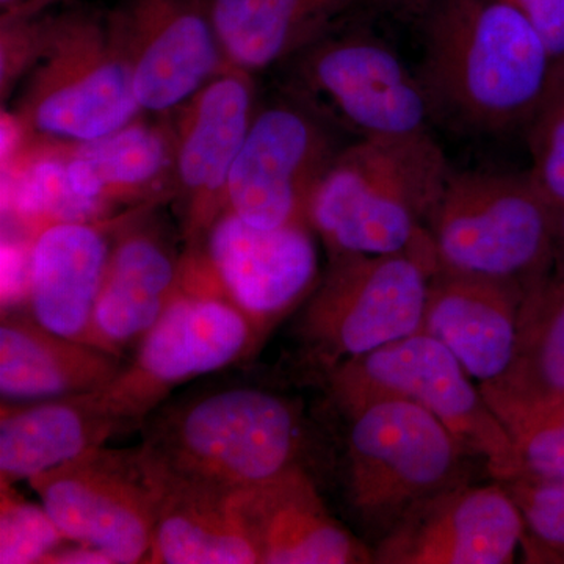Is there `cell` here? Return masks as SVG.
<instances>
[{
  "mask_svg": "<svg viewBox=\"0 0 564 564\" xmlns=\"http://www.w3.org/2000/svg\"><path fill=\"white\" fill-rule=\"evenodd\" d=\"M421 79L433 118L470 133L525 128L555 76L543 41L507 0H434Z\"/></svg>",
  "mask_w": 564,
  "mask_h": 564,
  "instance_id": "cell-1",
  "label": "cell"
},
{
  "mask_svg": "<svg viewBox=\"0 0 564 564\" xmlns=\"http://www.w3.org/2000/svg\"><path fill=\"white\" fill-rule=\"evenodd\" d=\"M140 429L163 473L215 491L236 494L304 466L302 410L254 386L166 400Z\"/></svg>",
  "mask_w": 564,
  "mask_h": 564,
  "instance_id": "cell-2",
  "label": "cell"
},
{
  "mask_svg": "<svg viewBox=\"0 0 564 564\" xmlns=\"http://www.w3.org/2000/svg\"><path fill=\"white\" fill-rule=\"evenodd\" d=\"M451 174L430 131L359 139L329 163L307 221L328 256L404 251L429 232Z\"/></svg>",
  "mask_w": 564,
  "mask_h": 564,
  "instance_id": "cell-3",
  "label": "cell"
},
{
  "mask_svg": "<svg viewBox=\"0 0 564 564\" xmlns=\"http://www.w3.org/2000/svg\"><path fill=\"white\" fill-rule=\"evenodd\" d=\"M143 115L109 14L74 9L50 14L39 61L24 77L14 124L29 139L84 143Z\"/></svg>",
  "mask_w": 564,
  "mask_h": 564,
  "instance_id": "cell-4",
  "label": "cell"
},
{
  "mask_svg": "<svg viewBox=\"0 0 564 564\" xmlns=\"http://www.w3.org/2000/svg\"><path fill=\"white\" fill-rule=\"evenodd\" d=\"M436 270L429 232L391 254L329 256L296 322L304 359L326 375L340 362L421 332Z\"/></svg>",
  "mask_w": 564,
  "mask_h": 564,
  "instance_id": "cell-5",
  "label": "cell"
},
{
  "mask_svg": "<svg viewBox=\"0 0 564 564\" xmlns=\"http://www.w3.org/2000/svg\"><path fill=\"white\" fill-rule=\"evenodd\" d=\"M555 220L529 172H452L426 231L437 269L530 291L554 269Z\"/></svg>",
  "mask_w": 564,
  "mask_h": 564,
  "instance_id": "cell-6",
  "label": "cell"
},
{
  "mask_svg": "<svg viewBox=\"0 0 564 564\" xmlns=\"http://www.w3.org/2000/svg\"><path fill=\"white\" fill-rule=\"evenodd\" d=\"M470 378L454 352L423 333L356 356L325 375L344 415L373 400H408L443 422L469 454L485 459L497 481L516 480L522 466L513 436Z\"/></svg>",
  "mask_w": 564,
  "mask_h": 564,
  "instance_id": "cell-7",
  "label": "cell"
},
{
  "mask_svg": "<svg viewBox=\"0 0 564 564\" xmlns=\"http://www.w3.org/2000/svg\"><path fill=\"white\" fill-rule=\"evenodd\" d=\"M345 417L347 502L378 541L415 505L466 481L469 451L425 408L380 399Z\"/></svg>",
  "mask_w": 564,
  "mask_h": 564,
  "instance_id": "cell-8",
  "label": "cell"
},
{
  "mask_svg": "<svg viewBox=\"0 0 564 564\" xmlns=\"http://www.w3.org/2000/svg\"><path fill=\"white\" fill-rule=\"evenodd\" d=\"M261 347L247 317L184 251L180 291L102 395L126 429L141 426L181 386L250 359Z\"/></svg>",
  "mask_w": 564,
  "mask_h": 564,
  "instance_id": "cell-9",
  "label": "cell"
},
{
  "mask_svg": "<svg viewBox=\"0 0 564 564\" xmlns=\"http://www.w3.org/2000/svg\"><path fill=\"white\" fill-rule=\"evenodd\" d=\"M291 61L293 101L356 140L430 131L421 79L372 33H328Z\"/></svg>",
  "mask_w": 564,
  "mask_h": 564,
  "instance_id": "cell-10",
  "label": "cell"
},
{
  "mask_svg": "<svg viewBox=\"0 0 564 564\" xmlns=\"http://www.w3.org/2000/svg\"><path fill=\"white\" fill-rule=\"evenodd\" d=\"M28 481L69 541L115 564L148 563L162 477L143 445H101Z\"/></svg>",
  "mask_w": 564,
  "mask_h": 564,
  "instance_id": "cell-11",
  "label": "cell"
},
{
  "mask_svg": "<svg viewBox=\"0 0 564 564\" xmlns=\"http://www.w3.org/2000/svg\"><path fill=\"white\" fill-rule=\"evenodd\" d=\"M337 152L329 126L302 104L256 111L229 174L226 210L256 228L310 225L311 198Z\"/></svg>",
  "mask_w": 564,
  "mask_h": 564,
  "instance_id": "cell-12",
  "label": "cell"
},
{
  "mask_svg": "<svg viewBox=\"0 0 564 564\" xmlns=\"http://www.w3.org/2000/svg\"><path fill=\"white\" fill-rule=\"evenodd\" d=\"M314 234L310 225L256 228L225 210L202 243L185 251L247 317L263 345L317 285Z\"/></svg>",
  "mask_w": 564,
  "mask_h": 564,
  "instance_id": "cell-13",
  "label": "cell"
},
{
  "mask_svg": "<svg viewBox=\"0 0 564 564\" xmlns=\"http://www.w3.org/2000/svg\"><path fill=\"white\" fill-rule=\"evenodd\" d=\"M256 111L251 74L229 66L170 113L173 198L185 250L198 247L226 210L229 174Z\"/></svg>",
  "mask_w": 564,
  "mask_h": 564,
  "instance_id": "cell-14",
  "label": "cell"
},
{
  "mask_svg": "<svg viewBox=\"0 0 564 564\" xmlns=\"http://www.w3.org/2000/svg\"><path fill=\"white\" fill-rule=\"evenodd\" d=\"M107 14L143 113H172L229 68L206 0H124Z\"/></svg>",
  "mask_w": 564,
  "mask_h": 564,
  "instance_id": "cell-15",
  "label": "cell"
},
{
  "mask_svg": "<svg viewBox=\"0 0 564 564\" xmlns=\"http://www.w3.org/2000/svg\"><path fill=\"white\" fill-rule=\"evenodd\" d=\"M524 536L521 510L502 481H464L411 508L375 545L373 563L507 564Z\"/></svg>",
  "mask_w": 564,
  "mask_h": 564,
  "instance_id": "cell-16",
  "label": "cell"
},
{
  "mask_svg": "<svg viewBox=\"0 0 564 564\" xmlns=\"http://www.w3.org/2000/svg\"><path fill=\"white\" fill-rule=\"evenodd\" d=\"M147 206L122 215L85 344L124 359L180 291L184 252L147 220Z\"/></svg>",
  "mask_w": 564,
  "mask_h": 564,
  "instance_id": "cell-17",
  "label": "cell"
},
{
  "mask_svg": "<svg viewBox=\"0 0 564 564\" xmlns=\"http://www.w3.org/2000/svg\"><path fill=\"white\" fill-rule=\"evenodd\" d=\"M259 564L373 563V551L340 524L306 467L232 494Z\"/></svg>",
  "mask_w": 564,
  "mask_h": 564,
  "instance_id": "cell-18",
  "label": "cell"
},
{
  "mask_svg": "<svg viewBox=\"0 0 564 564\" xmlns=\"http://www.w3.org/2000/svg\"><path fill=\"white\" fill-rule=\"evenodd\" d=\"M527 292L518 282L437 269L419 333L444 344L478 383H492L513 361Z\"/></svg>",
  "mask_w": 564,
  "mask_h": 564,
  "instance_id": "cell-19",
  "label": "cell"
},
{
  "mask_svg": "<svg viewBox=\"0 0 564 564\" xmlns=\"http://www.w3.org/2000/svg\"><path fill=\"white\" fill-rule=\"evenodd\" d=\"M122 215L55 223L32 237L25 299L41 325L85 343Z\"/></svg>",
  "mask_w": 564,
  "mask_h": 564,
  "instance_id": "cell-20",
  "label": "cell"
},
{
  "mask_svg": "<svg viewBox=\"0 0 564 564\" xmlns=\"http://www.w3.org/2000/svg\"><path fill=\"white\" fill-rule=\"evenodd\" d=\"M73 192L106 217L113 207L147 206L173 198L170 122L143 118L84 143H62Z\"/></svg>",
  "mask_w": 564,
  "mask_h": 564,
  "instance_id": "cell-21",
  "label": "cell"
},
{
  "mask_svg": "<svg viewBox=\"0 0 564 564\" xmlns=\"http://www.w3.org/2000/svg\"><path fill=\"white\" fill-rule=\"evenodd\" d=\"M126 425L99 391L2 403L0 488L46 473L106 445Z\"/></svg>",
  "mask_w": 564,
  "mask_h": 564,
  "instance_id": "cell-22",
  "label": "cell"
},
{
  "mask_svg": "<svg viewBox=\"0 0 564 564\" xmlns=\"http://www.w3.org/2000/svg\"><path fill=\"white\" fill-rule=\"evenodd\" d=\"M508 432L564 403V273H551L527 292L513 361L480 384Z\"/></svg>",
  "mask_w": 564,
  "mask_h": 564,
  "instance_id": "cell-23",
  "label": "cell"
},
{
  "mask_svg": "<svg viewBox=\"0 0 564 564\" xmlns=\"http://www.w3.org/2000/svg\"><path fill=\"white\" fill-rule=\"evenodd\" d=\"M124 359L10 311L0 322V393L3 402H35L99 391L120 375Z\"/></svg>",
  "mask_w": 564,
  "mask_h": 564,
  "instance_id": "cell-24",
  "label": "cell"
},
{
  "mask_svg": "<svg viewBox=\"0 0 564 564\" xmlns=\"http://www.w3.org/2000/svg\"><path fill=\"white\" fill-rule=\"evenodd\" d=\"M358 0H206L223 54L256 73L289 61L334 32Z\"/></svg>",
  "mask_w": 564,
  "mask_h": 564,
  "instance_id": "cell-25",
  "label": "cell"
},
{
  "mask_svg": "<svg viewBox=\"0 0 564 564\" xmlns=\"http://www.w3.org/2000/svg\"><path fill=\"white\" fill-rule=\"evenodd\" d=\"M159 473L161 502L148 563L259 564L232 494L180 480L161 467Z\"/></svg>",
  "mask_w": 564,
  "mask_h": 564,
  "instance_id": "cell-26",
  "label": "cell"
},
{
  "mask_svg": "<svg viewBox=\"0 0 564 564\" xmlns=\"http://www.w3.org/2000/svg\"><path fill=\"white\" fill-rule=\"evenodd\" d=\"M68 541L43 505L29 502L14 486L0 488V563L44 564Z\"/></svg>",
  "mask_w": 564,
  "mask_h": 564,
  "instance_id": "cell-27",
  "label": "cell"
},
{
  "mask_svg": "<svg viewBox=\"0 0 564 564\" xmlns=\"http://www.w3.org/2000/svg\"><path fill=\"white\" fill-rule=\"evenodd\" d=\"M529 140V174L556 210L564 206V73L554 80L525 126Z\"/></svg>",
  "mask_w": 564,
  "mask_h": 564,
  "instance_id": "cell-28",
  "label": "cell"
},
{
  "mask_svg": "<svg viewBox=\"0 0 564 564\" xmlns=\"http://www.w3.org/2000/svg\"><path fill=\"white\" fill-rule=\"evenodd\" d=\"M503 485L521 510L525 533L544 549L564 555V480L519 477Z\"/></svg>",
  "mask_w": 564,
  "mask_h": 564,
  "instance_id": "cell-29",
  "label": "cell"
},
{
  "mask_svg": "<svg viewBox=\"0 0 564 564\" xmlns=\"http://www.w3.org/2000/svg\"><path fill=\"white\" fill-rule=\"evenodd\" d=\"M522 477L564 480V403L511 433Z\"/></svg>",
  "mask_w": 564,
  "mask_h": 564,
  "instance_id": "cell-30",
  "label": "cell"
},
{
  "mask_svg": "<svg viewBox=\"0 0 564 564\" xmlns=\"http://www.w3.org/2000/svg\"><path fill=\"white\" fill-rule=\"evenodd\" d=\"M47 21V13L0 21V85L3 101L39 61L46 41Z\"/></svg>",
  "mask_w": 564,
  "mask_h": 564,
  "instance_id": "cell-31",
  "label": "cell"
},
{
  "mask_svg": "<svg viewBox=\"0 0 564 564\" xmlns=\"http://www.w3.org/2000/svg\"><path fill=\"white\" fill-rule=\"evenodd\" d=\"M543 41L555 68H564V0H507Z\"/></svg>",
  "mask_w": 564,
  "mask_h": 564,
  "instance_id": "cell-32",
  "label": "cell"
},
{
  "mask_svg": "<svg viewBox=\"0 0 564 564\" xmlns=\"http://www.w3.org/2000/svg\"><path fill=\"white\" fill-rule=\"evenodd\" d=\"M70 541L47 556L44 564H115L106 552Z\"/></svg>",
  "mask_w": 564,
  "mask_h": 564,
  "instance_id": "cell-33",
  "label": "cell"
},
{
  "mask_svg": "<svg viewBox=\"0 0 564 564\" xmlns=\"http://www.w3.org/2000/svg\"><path fill=\"white\" fill-rule=\"evenodd\" d=\"M55 2L58 0H0V21L39 17Z\"/></svg>",
  "mask_w": 564,
  "mask_h": 564,
  "instance_id": "cell-34",
  "label": "cell"
},
{
  "mask_svg": "<svg viewBox=\"0 0 564 564\" xmlns=\"http://www.w3.org/2000/svg\"><path fill=\"white\" fill-rule=\"evenodd\" d=\"M377 2L397 13L423 14L433 6L434 0H377Z\"/></svg>",
  "mask_w": 564,
  "mask_h": 564,
  "instance_id": "cell-35",
  "label": "cell"
},
{
  "mask_svg": "<svg viewBox=\"0 0 564 564\" xmlns=\"http://www.w3.org/2000/svg\"><path fill=\"white\" fill-rule=\"evenodd\" d=\"M554 270L564 272V206L556 210Z\"/></svg>",
  "mask_w": 564,
  "mask_h": 564,
  "instance_id": "cell-36",
  "label": "cell"
},
{
  "mask_svg": "<svg viewBox=\"0 0 564 564\" xmlns=\"http://www.w3.org/2000/svg\"><path fill=\"white\" fill-rule=\"evenodd\" d=\"M555 69L562 70V73H564V68H555Z\"/></svg>",
  "mask_w": 564,
  "mask_h": 564,
  "instance_id": "cell-37",
  "label": "cell"
}]
</instances>
